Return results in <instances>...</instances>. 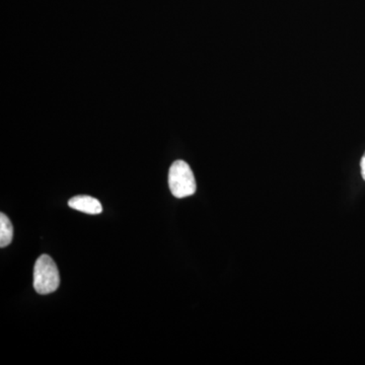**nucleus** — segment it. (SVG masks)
Segmentation results:
<instances>
[{
	"label": "nucleus",
	"mask_w": 365,
	"mask_h": 365,
	"mask_svg": "<svg viewBox=\"0 0 365 365\" xmlns=\"http://www.w3.org/2000/svg\"><path fill=\"white\" fill-rule=\"evenodd\" d=\"M69 207L86 215H97L103 212V206L98 199L88 195L72 197L68 201Z\"/></svg>",
	"instance_id": "obj_3"
},
{
	"label": "nucleus",
	"mask_w": 365,
	"mask_h": 365,
	"mask_svg": "<svg viewBox=\"0 0 365 365\" xmlns=\"http://www.w3.org/2000/svg\"><path fill=\"white\" fill-rule=\"evenodd\" d=\"M169 186L176 198L194 195L196 192V180L191 168L184 160H176L170 168Z\"/></svg>",
	"instance_id": "obj_2"
},
{
	"label": "nucleus",
	"mask_w": 365,
	"mask_h": 365,
	"mask_svg": "<svg viewBox=\"0 0 365 365\" xmlns=\"http://www.w3.org/2000/svg\"><path fill=\"white\" fill-rule=\"evenodd\" d=\"M60 285L59 270L49 255H42L34 267V288L39 294H52Z\"/></svg>",
	"instance_id": "obj_1"
},
{
	"label": "nucleus",
	"mask_w": 365,
	"mask_h": 365,
	"mask_svg": "<svg viewBox=\"0 0 365 365\" xmlns=\"http://www.w3.org/2000/svg\"><path fill=\"white\" fill-rule=\"evenodd\" d=\"M360 169H361V176L364 178L365 181V153L364 157H362L361 160H360Z\"/></svg>",
	"instance_id": "obj_5"
},
{
	"label": "nucleus",
	"mask_w": 365,
	"mask_h": 365,
	"mask_svg": "<svg viewBox=\"0 0 365 365\" xmlns=\"http://www.w3.org/2000/svg\"><path fill=\"white\" fill-rule=\"evenodd\" d=\"M14 227L4 213L0 215V247L6 248L13 241Z\"/></svg>",
	"instance_id": "obj_4"
}]
</instances>
